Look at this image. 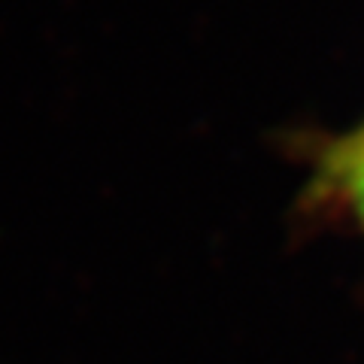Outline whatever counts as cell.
<instances>
[{
	"label": "cell",
	"mask_w": 364,
	"mask_h": 364,
	"mask_svg": "<svg viewBox=\"0 0 364 364\" xmlns=\"http://www.w3.org/2000/svg\"><path fill=\"white\" fill-rule=\"evenodd\" d=\"M328 170L334 176L337 191L352 203V210L364 225V131L340 146Z\"/></svg>",
	"instance_id": "obj_1"
}]
</instances>
